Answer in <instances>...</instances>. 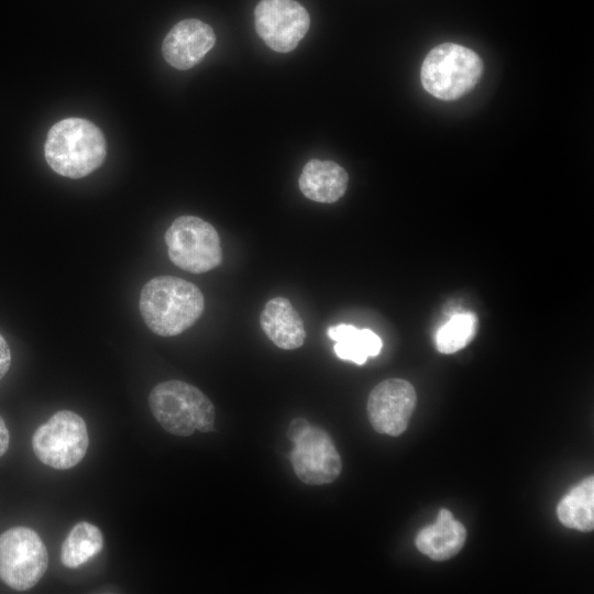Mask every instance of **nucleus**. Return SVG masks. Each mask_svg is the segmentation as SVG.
<instances>
[{
    "label": "nucleus",
    "mask_w": 594,
    "mask_h": 594,
    "mask_svg": "<svg viewBox=\"0 0 594 594\" xmlns=\"http://www.w3.org/2000/svg\"><path fill=\"white\" fill-rule=\"evenodd\" d=\"M11 364V351L6 339L0 334V380L7 374Z\"/></svg>",
    "instance_id": "6ab92c4d"
},
{
    "label": "nucleus",
    "mask_w": 594,
    "mask_h": 594,
    "mask_svg": "<svg viewBox=\"0 0 594 594\" xmlns=\"http://www.w3.org/2000/svg\"><path fill=\"white\" fill-rule=\"evenodd\" d=\"M414 386L403 378H387L378 383L367 398V416L373 429L383 435L397 437L408 426L416 407Z\"/></svg>",
    "instance_id": "9d476101"
},
{
    "label": "nucleus",
    "mask_w": 594,
    "mask_h": 594,
    "mask_svg": "<svg viewBox=\"0 0 594 594\" xmlns=\"http://www.w3.org/2000/svg\"><path fill=\"white\" fill-rule=\"evenodd\" d=\"M477 319L472 312L454 314L437 332L439 352L451 354L466 346L476 332Z\"/></svg>",
    "instance_id": "a211bd4d"
},
{
    "label": "nucleus",
    "mask_w": 594,
    "mask_h": 594,
    "mask_svg": "<svg viewBox=\"0 0 594 594\" xmlns=\"http://www.w3.org/2000/svg\"><path fill=\"white\" fill-rule=\"evenodd\" d=\"M10 433L3 418L0 416V458L8 451Z\"/></svg>",
    "instance_id": "412c9836"
},
{
    "label": "nucleus",
    "mask_w": 594,
    "mask_h": 594,
    "mask_svg": "<svg viewBox=\"0 0 594 594\" xmlns=\"http://www.w3.org/2000/svg\"><path fill=\"white\" fill-rule=\"evenodd\" d=\"M148 406L161 427L178 437L213 430L216 410L211 400L196 386L179 380L155 385Z\"/></svg>",
    "instance_id": "7ed1b4c3"
},
{
    "label": "nucleus",
    "mask_w": 594,
    "mask_h": 594,
    "mask_svg": "<svg viewBox=\"0 0 594 594\" xmlns=\"http://www.w3.org/2000/svg\"><path fill=\"white\" fill-rule=\"evenodd\" d=\"M89 436L85 420L72 410H59L38 426L32 437L36 458L55 470L76 466L86 455Z\"/></svg>",
    "instance_id": "423d86ee"
},
{
    "label": "nucleus",
    "mask_w": 594,
    "mask_h": 594,
    "mask_svg": "<svg viewBox=\"0 0 594 594\" xmlns=\"http://www.w3.org/2000/svg\"><path fill=\"white\" fill-rule=\"evenodd\" d=\"M103 547L100 529L88 522H77L68 532L61 548V561L68 569H76L96 557Z\"/></svg>",
    "instance_id": "f3484780"
},
{
    "label": "nucleus",
    "mask_w": 594,
    "mask_h": 594,
    "mask_svg": "<svg viewBox=\"0 0 594 594\" xmlns=\"http://www.w3.org/2000/svg\"><path fill=\"white\" fill-rule=\"evenodd\" d=\"M139 308L152 332L161 337H173L190 328L201 317L205 297L195 284L162 275L143 286Z\"/></svg>",
    "instance_id": "f257e3e1"
},
{
    "label": "nucleus",
    "mask_w": 594,
    "mask_h": 594,
    "mask_svg": "<svg viewBox=\"0 0 594 594\" xmlns=\"http://www.w3.org/2000/svg\"><path fill=\"white\" fill-rule=\"evenodd\" d=\"M107 144L101 130L81 118H66L48 131L44 155L58 175L78 179L97 169L105 161Z\"/></svg>",
    "instance_id": "f03ea898"
},
{
    "label": "nucleus",
    "mask_w": 594,
    "mask_h": 594,
    "mask_svg": "<svg viewBox=\"0 0 594 594\" xmlns=\"http://www.w3.org/2000/svg\"><path fill=\"white\" fill-rule=\"evenodd\" d=\"M482 73L483 62L474 51L455 43H442L425 57L420 79L431 96L451 101L472 90Z\"/></svg>",
    "instance_id": "20e7f679"
},
{
    "label": "nucleus",
    "mask_w": 594,
    "mask_h": 594,
    "mask_svg": "<svg viewBox=\"0 0 594 594\" xmlns=\"http://www.w3.org/2000/svg\"><path fill=\"white\" fill-rule=\"evenodd\" d=\"M349 183L346 170L332 161L312 158L299 176L298 186L302 195L316 202L332 204L345 193Z\"/></svg>",
    "instance_id": "ddd939ff"
},
{
    "label": "nucleus",
    "mask_w": 594,
    "mask_h": 594,
    "mask_svg": "<svg viewBox=\"0 0 594 594\" xmlns=\"http://www.w3.org/2000/svg\"><path fill=\"white\" fill-rule=\"evenodd\" d=\"M559 520L568 528L592 531L594 528V477L574 486L558 504Z\"/></svg>",
    "instance_id": "dca6fc26"
},
{
    "label": "nucleus",
    "mask_w": 594,
    "mask_h": 594,
    "mask_svg": "<svg viewBox=\"0 0 594 594\" xmlns=\"http://www.w3.org/2000/svg\"><path fill=\"white\" fill-rule=\"evenodd\" d=\"M47 566V550L36 531L12 527L0 535V579L9 587L16 591L32 588Z\"/></svg>",
    "instance_id": "0eeeda50"
},
{
    "label": "nucleus",
    "mask_w": 594,
    "mask_h": 594,
    "mask_svg": "<svg viewBox=\"0 0 594 594\" xmlns=\"http://www.w3.org/2000/svg\"><path fill=\"white\" fill-rule=\"evenodd\" d=\"M254 25L270 48L288 53L307 34L310 16L295 0H261L254 9Z\"/></svg>",
    "instance_id": "6e6552de"
},
{
    "label": "nucleus",
    "mask_w": 594,
    "mask_h": 594,
    "mask_svg": "<svg viewBox=\"0 0 594 594\" xmlns=\"http://www.w3.org/2000/svg\"><path fill=\"white\" fill-rule=\"evenodd\" d=\"M466 539L464 526L448 509H440L433 525L424 527L417 535V549L436 561L458 554Z\"/></svg>",
    "instance_id": "4468645a"
},
{
    "label": "nucleus",
    "mask_w": 594,
    "mask_h": 594,
    "mask_svg": "<svg viewBox=\"0 0 594 594\" xmlns=\"http://www.w3.org/2000/svg\"><path fill=\"white\" fill-rule=\"evenodd\" d=\"M169 260L179 268L206 273L222 261L220 238L212 224L195 216L176 218L164 235Z\"/></svg>",
    "instance_id": "39448f33"
},
{
    "label": "nucleus",
    "mask_w": 594,
    "mask_h": 594,
    "mask_svg": "<svg viewBox=\"0 0 594 594\" xmlns=\"http://www.w3.org/2000/svg\"><path fill=\"white\" fill-rule=\"evenodd\" d=\"M215 43L216 34L209 24L197 19H185L166 34L162 54L170 66L186 70L199 64Z\"/></svg>",
    "instance_id": "9b49d317"
},
{
    "label": "nucleus",
    "mask_w": 594,
    "mask_h": 594,
    "mask_svg": "<svg viewBox=\"0 0 594 594\" xmlns=\"http://www.w3.org/2000/svg\"><path fill=\"white\" fill-rule=\"evenodd\" d=\"M260 324L266 337L279 349L295 350L306 339L304 321L286 297L270 299L260 315Z\"/></svg>",
    "instance_id": "f8f14e48"
},
{
    "label": "nucleus",
    "mask_w": 594,
    "mask_h": 594,
    "mask_svg": "<svg viewBox=\"0 0 594 594\" xmlns=\"http://www.w3.org/2000/svg\"><path fill=\"white\" fill-rule=\"evenodd\" d=\"M293 443L289 461L302 483L329 484L340 475L341 457L326 430L309 426Z\"/></svg>",
    "instance_id": "1a4fd4ad"
},
{
    "label": "nucleus",
    "mask_w": 594,
    "mask_h": 594,
    "mask_svg": "<svg viewBox=\"0 0 594 594\" xmlns=\"http://www.w3.org/2000/svg\"><path fill=\"white\" fill-rule=\"evenodd\" d=\"M309 422L302 418L292 420L288 427V438L294 442L309 427Z\"/></svg>",
    "instance_id": "aec40b11"
},
{
    "label": "nucleus",
    "mask_w": 594,
    "mask_h": 594,
    "mask_svg": "<svg viewBox=\"0 0 594 594\" xmlns=\"http://www.w3.org/2000/svg\"><path fill=\"white\" fill-rule=\"evenodd\" d=\"M327 333L336 341L333 350L338 358L359 365L364 364L369 356H376L383 345L375 332L370 329H358L352 324L331 326Z\"/></svg>",
    "instance_id": "2eb2a0df"
}]
</instances>
